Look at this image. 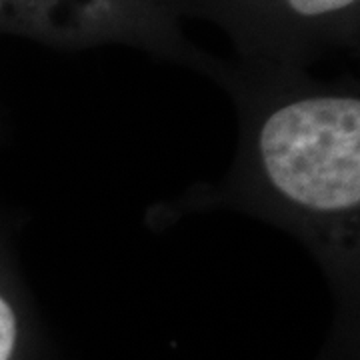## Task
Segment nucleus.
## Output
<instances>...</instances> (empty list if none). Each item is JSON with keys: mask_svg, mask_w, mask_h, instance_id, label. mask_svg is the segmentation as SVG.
I'll return each mask as SVG.
<instances>
[{"mask_svg": "<svg viewBox=\"0 0 360 360\" xmlns=\"http://www.w3.org/2000/svg\"><path fill=\"white\" fill-rule=\"evenodd\" d=\"M243 44L288 60L324 42H350L360 0H205Z\"/></svg>", "mask_w": 360, "mask_h": 360, "instance_id": "nucleus-3", "label": "nucleus"}, {"mask_svg": "<svg viewBox=\"0 0 360 360\" xmlns=\"http://www.w3.org/2000/svg\"><path fill=\"white\" fill-rule=\"evenodd\" d=\"M18 312L14 302L0 290V360H13L18 342Z\"/></svg>", "mask_w": 360, "mask_h": 360, "instance_id": "nucleus-4", "label": "nucleus"}, {"mask_svg": "<svg viewBox=\"0 0 360 360\" xmlns=\"http://www.w3.org/2000/svg\"><path fill=\"white\" fill-rule=\"evenodd\" d=\"M0 14L52 44L129 42L180 51L179 30L160 0H0Z\"/></svg>", "mask_w": 360, "mask_h": 360, "instance_id": "nucleus-2", "label": "nucleus"}, {"mask_svg": "<svg viewBox=\"0 0 360 360\" xmlns=\"http://www.w3.org/2000/svg\"><path fill=\"white\" fill-rule=\"evenodd\" d=\"M224 202L296 234L338 295H356L360 98L352 90L276 84L245 96Z\"/></svg>", "mask_w": 360, "mask_h": 360, "instance_id": "nucleus-1", "label": "nucleus"}]
</instances>
